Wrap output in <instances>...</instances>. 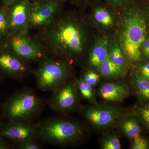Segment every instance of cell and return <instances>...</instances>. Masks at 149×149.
Here are the masks:
<instances>
[{"mask_svg":"<svg viewBox=\"0 0 149 149\" xmlns=\"http://www.w3.org/2000/svg\"><path fill=\"white\" fill-rule=\"evenodd\" d=\"M46 104L45 101L33 89L23 88L6 102L4 107V115L9 121L34 122Z\"/></svg>","mask_w":149,"mask_h":149,"instance_id":"3","label":"cell"},{"mask_svg":"<svg viewBox=\"0 0 149 149\" xmlns=\"http://www.w3.org/2000/svg\"><path fill=\"white\" fill-rule=\"evenodd\" d=\"M0 136L17 145L29 140L39 139L37 124L34 122L9 121L0 124Z\"/></svg>","mask_w":149,"mask_h":149,"instance_id":"9","label":"cell"},{"mask_svg":"<svg viewBox=\"0 0 149 149\" xmlns=\"http://www.w3.org/2000/svg\"><path fill=\"white\" fill-rule=\"evenodd\" d=\"M10 33L8 7L0 5V41H5Z\"/></svg>","mask_w":149,"mask_h":149,"instance_id":"17","label":"cell"},{"mask_svg":"<svg viewBox=\"0 0 149 149\" xmlns=\"http://www.w3.org/2000/svg\"><path fill=\"white\" fill-rule=\"evenodd\" d=\"M66 0H42L32 2L29 28H43L52 24L63 11Z\"/></svg>","mask_w":149,"mask_h":149,"instance_id":"7","label":"cell"},{"mask_svg":"<svg viewBox=\"0 0 149 149\" xmlns=\"http://www.w3.org/2000/svg\"><path fill=\"white\" fill-rule=\"evenodd\" d=\"M94 17L97 22L105 27H109L113 23L112 17L104 8L96 9L94 12Z\"/></svg>","mask_w":149,"mask_h":149,"instance_id":"19","label":"cell"},{"mask_svg":"<svg viewBox=\"0 0 149 149\" xmlns=\"http://www.w3.org/2000/svg\"><path fill=\"white\" fill-rule=\"evenodd\" d=\"M123 130L128 137L134 139L140 135L141 126L135 117H130L125 120L122 124Z\"/></svg>","mask_w":149,"mask_h":149,"instance_id":"18","label":"cell"},{"mask_svg":"<svg viewBox=\"0 0 149 149\" xmlns=\"http://www.w3.org/2000/svg\"><path fill=\"white\" fill-rule=\"evenodd\" d=\"M100 95L104 100L110 102H120L124 100L129 94L128 88L119 83H109L102 85Z\"/></svg>","mask_w":149,"mask_h":149,"instance_id":"13","label":"cell"},{"mask_svg":"<svg viewBox=\"0 0 149 149\" xmlns=\"http://www.w3.org/2000/svg\"><path fill=\"white\" fill-rule=\"evenodd\" d=\"M142 56L146 59H149V36L147 37L141 47Z\"/></svg>","mask_w":149,"mask_h":149,"instance_id":"28","label":"cell"},{"mask_svg":"<svg viewBox=\"0 0 149 149\" xmlns=\"http://www.w3.org/2000/svg\"><path fill=\"white\" fill-rule=\"evenodd\" d=\"M32 73L39 90L53 93L66 82L71 74V68L68 62L47 57Z\"/></svg>","mask_w":149,"mask_h":149,"instance_id":"5","label":"cell"},{"mask_svg":"<svg viewBox=\"0 0 149 149\" xmlns=\"http://www.w3.org/2000/svg\"><path fill=\"white\" fill-rule=\"evenodd\" d=\"M5 46V41H0V50L4 47Z\"/></svg>","mask_w":149,"mask_h":149,"instance_id":"32","label":"cell"},{"mask_svg":"<svg viewBox=\"0 0 149 149\" xmlns=\"http://www.w3.org/2000/svg\"><path fill=\"white\" fill-rule=\"evenodd\" d=\"M4 139V138L0 136V149H8L9 146Z\"/></svg>","mask_w":149,"mask_h":149,"instance_id":"30","label":"cell"},{"mask_svg":"<svg viewBox=\"0 0 149 149\" xmlns=\"http://www.w3.org/2000/svg\"><path fill=\"white\" fill-rule=\"evenodd\" d=\"M0 5H1V2H0Z\"/></svg>","mask_w":149,"mask_h":149,"instance_id":"35","label":"cell"},{"mask_svg":"<svg viewBox=\"0 0 149 149\" xmlns=\"http://www.w3.org/2000/svg\"><path fill=\"white\" fill-rule=\"evenodd\" d=\"M48 57L64 61L65 57L81 54L85 49L86 33L82 23L63 11L47 27L35 36Z\"/></svg>","mask_w":149,"mask_h":149,"instance_id":"1","label":"cell"},{"mask_svg":"<svg viewBox=\"0 0 149 149\" xmlns=\"http://www.w3.org/2000/svg\"><path fill=\"white\" fill-rule=\"evenodd\" d=\"M98 68L100 73L104 77H117L123 72V68L112 61L109 56Z\"/></svg>","mask_w":149,"mask_h":149,"instance_id":"16","label":"cell"},{"mask_svg":"<svg viewBox=\"0 0 149 149\" xmlns=\"http://www.w3.org/2000/svg\"><path fill=\"white\" fill-rule=\"evenodd\" d=\"M43 143L39 139L29 140L17 145L19 149H41L42 148Z\"/></svg>","mask_w":149,"mask_h":149,"instance_id":"23","label":"cell"},{"mask_svg":"<svg viewBox=\"0 0 149 149\" xmlns=\"http://www.w3.org/2000/svg\"><path fill=\"white\" fill-rule=\"evenodd\" d=\"M109 42L106 38L99 39L89 55V64L91 66L98 68L109 56Z\"/></svg>","mask_w":149,"mask_h":149,"instance_id":"14","label":"cell"},{"mask_svg":"<svg viewBox=\"0 0 149 149\" xmlns=\"http://www.w3.org/2000/svg\"><path fill=\"white\" fill-rule=\"evenodd\" d=\"M109 56L112 61L116 64L123 68L125 66V61L124 55L117 43L113 44L109 53Z\"/></svg>","mask_w":149,"mask_h":149,"instance_id":"20","label":"cell"},{"mask_svg":"<svg viewBox=\"0 0 149 149\" xmlns=\"http://www.w3.org/2000/svg\"><path fill=\"white\" fill-rule=\"evenodd\" d=\"M31 4L29 0H21L8 7L9 36L24 29H29Z\"/></svg>","mask_w":149,"mask_h":149,"instance_id":"11","label":"cell"},{"mask_svg":"<svg viewBox=\"0 0 149 149\" xmlns=\"http://www.w3.org/2000/svg\"><path fill=\"white\" fill-rule=\"evenodd\" d=\"M39 138L43 143L66 146L79 141L83 136L80 124L60 117L48 118L36 123Z\"/></svg>","mask_w":149,"mask_h":149,"instance_id":"4","label":"cell"},{"mask_svg":"<svg viewBox=\"0 0 149 149\" xmlns=\"http://www.w3.org/2000/svg\"><path fill=\"white\" fill-rule=\"evenodd\" d=\"M99 78V75L97 73L93 71H89L83 74L82 79L86 83L93 86L98 83Z\"/></svg>","mask_w":149,"mask_h":149,"instance_id":"26","label":"cell"},{"mask_svg":"<svg viewBox=\"0 0 149 149\" xmlns=\"http://www.w3.org/2000/svg\"><path fill=\"white\" fill-rule=\"evenodd\" d=\"M74 81L80 95L84 98L92 101L94 98V94L92 85L86 83L82 79H75Z\"/></svg>","mask_w":149,"mask_h":149,"instance_id":"21","label":"cell"},{"mask_svg":"<svg viewBox=\"0 0 149 149\" xmlns=\"http://www.w3.org/2000/svg\"><path fill=\"white\" fill-rule=\"evenodd\" d=\"M31 2H34L38 1H42V0H29Z\"/></svg>","mask_w":149,"mask_h":149,"instance_id":"34","label":"cell"},{"mask_svg":"<svg viewBox=\"0 0 149 149\" xmlns=\"http://www.w3.org/2000/svg\"><path fill=\"white\" fill-rule=\"evenodd\" d=\"M78 92L75 82H65L52 93L47 104L56 113L69 111L77 105Z\"/></svg>","mask_w":149,"mask_h":149,"instance_id":"8","label":"cell"},{"mask_svg":"<svg viewBox=\"0 0 149 149\" xmlns=\"http://www.w3.org/2000/svg\"><path fill=\"white\" fill-rule=\"evenodd\" d=\"M137 70L143 77L149 80V62L139 63Z\"/></svg>","mask_w":149,"mask_h":149,"instance_id":"27","label":"cell"},{"mask_svg":"<svg viewBox=\"0 0 149 149\" xmlns=\"http://www.w3.org/2000/svg\"><path fill=\"white\" fill-rule=\"evenodd\" d=\"M0 70L9 77L22 80L32 73L29 63L25 61L4 46L0 50Z\"/></svg>","mask_w":149,"mask_h":149,"instance_id":"10","label":"cell"},{"mask_svg":"<svg viewBox=\"0 0 149 149\" xmlns=\"http://www.w3.org/2000/svg\"><path fill=\"white\" fill-rule=\"evenodd\" d=\"M138 115L145 128L149 130V104L140 107L138 110Z\"/></svg>","mask_w":149,"mask_h":149,"instance_id":"22","label":"cell"},{"mask_svg":"<svg viewBox=\"0 0 149 149\" xmlns=\"http://www.w3.org/2000/svg\"><path fill=\"white\" fill-rule=\"evenodd\" d=\"M83 1H84V0H71L72 2L76 4L80 3L83 2Z\"/></svg>","mask_w":149,"mask_h":149,"instance_id":"33","label":"cell"},{"mask_svg":"<svg viewBox=\"0 0 149 149\" xmlns=\"http://www.w3.org/2000/svg\"><path fill=\"white\" fill-rule=\"evenodd\" d=\"M121 24L120 49L129 60L138 62L142 57L141 47L148 34L145 18L139 11L131 10L123 17Z\"/></svg>","mask_w":149,"mask_h":149,"instance_id":"2","label":"cell"},{"mask_svg":"<svg viewBox=\"0 0 149 149\" xmlns=\"http://www.w3.org/2000/svg\"><path fill=\"white\" fill-rule=\"evenodd\" d=\"M117 109L110 107H94L85 111V118L98 127H107L113 124L119 116Z\"/></svg>","mask_w":149,"mask_h":149,"instance_id":"12","label":"cell"},{"mask_svg":"<svg viewBox=\"0 0 149 149\" xmlns=\"http://www.w3.org/2000/svg\"><path fill=\"white\" fill-rule=\"evenodd\" d=\"M133 142L131 146L133 149H148L149 148L148 141L147 139L142 137L141 135L133 139Z\"/></svg>","mask_w":149,"mask_h":149,"instance_id":"25","label":"cell"},{"mask_svg":"<svg viewBox=\"0 0 149 149\" xmlns=\"http://www.w3.org/2000/svg\"><path fill=\"white\" fill-rule=\"evenodd\" d=\"M102 148L104 149H120V140L116 136L110 137L104 142Z\"/></svg>","mask_w":149,"mask_h":149,"instance_id":"24","label":"cell"},{"mask_svg":"<svg viewBox=\"0 0 149 149\" xmlns=\"http://www.w3.org/2000/svg\"><path fill=\"white\" fill-rule=\"evenodd\" d=\"M21 0H0L1 5L6 7H9L14 3Z\"/></svg>","mask_w":149,"mask_h":149,"instance_id":"29","label":"cell"},{"mask_svg":"<svg viewBox=\"0 0 149 149\" xmlns=\"http://www.w3.org/2000/svg\"><path fill=\"white\" fill-rule=\"evenodd\" d=\"M123 1V0H108V1L112 3H118L120 2L121 1Z\"/></svg>","mask_w":149,"mask_h":149,"instance_id":"31","label":"cell"},{"mask_svg":"<svg viewBox=\"0 0 149 149\" xmlns=\"http://www.w3.org/2000/svg\"><path fill=\"white\" fill-rule=\"evenodd\" d=\"M132 81L139 98L143 101L149 103V80L143 77L137 70H134Z\"/></svg>","mask_w":149,"mask_h":149,"instance_id":"15","label":"cell"},{"mask_svg":"<svg viewBox=\"0 0 149 149\" xmlns=\"http://www.w3.org/2000/svg\"><path fill=\"white\" fill-rule=\"evenodd\" d=\"M29 30L24 29L10 35L5 41V46L25 61L40 63L48 56L35 36L29 34Z\"/></svg>","mask_w":149,"mask_h":149,"instance_id":"6","label":"cell"}]
</instances>
